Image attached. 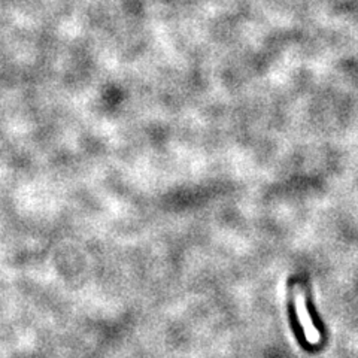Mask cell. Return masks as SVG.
<instances>
[{"label": "cell", "instance_id": "6da1fadb", "mask_svg": "<svg viewBox=\"0 0 358 358\" xmlns=\"http://www.w3.org/2000/svg\"><path fill=\"white\" fill-rule=\"evenodd\" d=\"M294 305H296V313L299 322L301 324L305 331V338L310 345H317L321 341V334L317 330V327L313 326V321L310 318V315L308 313V308H306V300H305V294L301 291L300 285H296L294 288Z\"/></svg>", "mask_w": 358, "mask_h": 358}]
</instances>
